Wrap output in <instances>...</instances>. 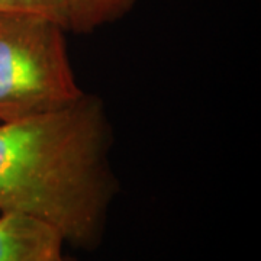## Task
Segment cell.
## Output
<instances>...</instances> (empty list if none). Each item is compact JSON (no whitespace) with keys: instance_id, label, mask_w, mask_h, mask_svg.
Instances as JSON below:
<instances>
[{"instance_id":"cell-6","label":"cell","mask_w":261,"mask_h":261,"mask_svg":"<svg viewBox=\"0 0 261 261\" xmlns=\"http://www.w3.org/2000/svg\"><path fill=\"white\" fill-rule=\"evenodd\" d=\"M56 261H74V260H71V258H67V257H64V255H60V257H58Z\"/></svg>"},{"instance_id":"cell-3","label":"cell","mask_w":261,"mask_h":261,"mask_svg":"<svg viewBox=\"0 0 261 261\" xmlns=\"http://www.w3.org/2000/svg\"><path fill=\"white\" fill-rule=\"evenodd\" d=\"M63 244L49 225L25 215L0 214V261H56Z\"/></svg>"},{"instance_id":"cell-5","label":"cell","mask_w":261,"mask_h":261,"mask_svg":"<svg viewBox=\"0 0 261 261\" xmlns=\"http://www.w3.org/2000/svg\"><path fill=\"white\" fill-rule=\"evenodd\" d=\"M41 16L60 23L67 31L61 0H0V16Z\"/></svg>"},{"instance_id":"cell-2","label":"cell","mask_w":261,"mask_h":261,"mask_svg":"<svg viewBox=\"0 0 261 261\" xmlns=\"http://www.w3.org/2000/svg\"><path fill=\"white\" fill-rule=\"evenodd\" d=\"M64 34L51 19L0 16V123L54 112L83 96Z\"/></svg>"},{"instance_id":"cell-4","label":"cell","mask_w":261,"mask_h":261,"mask_svg":"<svg viewBox=\"0 0 261 261\" xmlns=\"http://www.w3.org/2000/svg\"><path fill=\"white\" fill-rule=\"evenodd\" d=\"M67 31L90 34L128 15L137 0H61Z\"/></svg>"},{"instance_id":"cell-1","label":"cell","mask_w":261,"mask_h":261,"mask_svg":"<svg viewBox=\"0 0 261 261\" xmlns=\"http://www.w3.org/2000/svg\"><path fill=\"white\" fill-rule=\"evenodd\" d=\"M103 102L84 93L54 112L0 123V214L31 216L92 251L118 192Z\"/></svg>"}]
</instances>
